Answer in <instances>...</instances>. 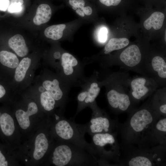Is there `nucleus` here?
Listing matches in <instances>:
<instances>
[{"label":"nucleus","instance_id":"obj_16","mask_svg":"<svg viewBox=\"0 0 166 166\" xmlns=\"http://www.w3.org/2000/svg\"><path fill=\"white\" fill-rule=\"evenodd\" d=\"M32 62L30 58H23L19 62L14 73V80L17 84L22 83L26 78L29 71L31 68Z\"/></svg>","mask_w":166,"mask_h":166},{"label":"nucleus","instance_id":"obj_21","mask_svg":"<svg viewBox=\"0 0 166 166\" xmlns=\"http://www.w3.org/2000/svg\"><path fill=\"white\" fill-rule=\"evenodd\" d=\"M164 15L162 13L156 12L153 13L144 23V26L147 30L153 27L155 30L160 29L163 24Z\"/></svg>","mask_w":166,"mask_h":166},{"label":"nucleus","instance_id":"obj_33","mask_svg":"<svg viewBox=\"0 0 166 166\" xmlns=\"http://www.w3.org/2000/svg\"><path fill=\"white\" fill-rule=\"evenodd\" d=\"M80 9L82 11L84 14L87 15H90L92 14V10L90 6L84 7Z\"/></svg>","mask_w":166,"mask_h":166},{"label":"nucleus","instance_id":"obj_24","mask_svg":"<svg viewBox=\"0 0 166 166\" xmlns=\"http://www.w3.org/2000/svg\"><path fill=\"white\" fill-rule=\"evenodd\" d=\"M129 43V40L126 38H112L105 45L104 53L108 54L114 50L122 49L127 46Z\"/></svg>","mask_w":166,"mask_h":166},{"label":"nucleus","instance_id":"obj_22","mask_svg":"<svg viewBox=\"0 0 166 166\" xmlns=\"http://www.w3.org/2000/svg\"><path fill=\"white\" fill-rule=\"evenodd\" d=\"M0 62L4 66L14 71L19 62L17 56L14 53L2 50L0 52Z\"/></svg>","mask_w":166,"mask_h":166},{"label":"nucleus","instance_id":"obj_15","mask_svg":"<svg viewBox=\"0 0 166 166\" xmlns=\"http://www.w3.org/2000/svg\"><path fill=\"white\" fill-rule=\"evenodd\" d=\"M49 147V139L46 135L41 132L36 136L35 141V147L33 157L35 160L41 159L47 152Z\"/></svg>","mask_w":166,"mask_h":166},{"label":"nucleus","instance_id":"obj_29","mask_svg":"<svg viewBox=\"0 0 166 166\" xmlns=\"http://www.w3.org/2000/svg\"><path fill=\"white\" fill-rule=\"evenodd\" d=\"M108 30L105 27L101 28L99 32L98 38L99 41L101 42H105L107 39Z\"/></svg>","mask_w":166,"mask_h":166},{"label":"nucleus","instance_id":"obj_32","mask_svg":"<svg viewBox=\"0 0 166 166\" xmlns=\"http://www.w3.org/2000/svg\"><path fill=\"white\" fill-rule=\"evenodd\" d=\"M8 165V163L6 160L5 157L0 150V166H7Z\"/></svg>","mask_w":166,"mask_h":166},{"label":"nucleus","instance_id":"obj_17","mask_svg":"<svg viewBox=\"0 0 166 166\" xmlns=\"http://www.w3.org/2000/svg\"><path fill=\"white\" fill-rule=\"evenodd\" d=\"M9 47L18 56L23 57L27 55L29 50L23 37L19 34H16L8 41Z\"/></svg>","mask_w":166,"mask_h":166},{"label":"nucleus","instance_id":"obj_35","mask_svg":"<svg viewBox=\"0 0 166 166\" xmlns=\"http://www.w3.org/2000/svg\"><path fill=\"white\" fill-rule=\"evenodd\" d=\"M76 12L78 15L81 17H83L85 16L84 14L80 9H77L76 10Z\"/></svg>","mask_w":166,"mask_h":166},{"label":"nucleus","instance_id":"obj_12","mask_svg":"<svg viewBox=\"0 0 166 166\" xmlns=\"http://www.w3.org/2000/svg\"><path fill=\"white\" fill-rule=\"evenodd\" d=\"M145 74L150 75L158 84L164 85L166 79V62L159 56L154 57L149 64L145 66Z\"/></svg>","mask_w":166,"mask_h":166},{"label":"nucleus","instance_id":"obj_26","mask_svg":"<svg viewBox=\"0 0 166 166\" xmlns=\"http://www.w3.org/2000/svg\"><path fill=\"white\" fill-rule=\"evenodd\" d=\"M155 133L158 142L162 144L165 141L166 133V118L164 117H160L157 120L155 126Z\"/></svg>","mask_w":166,"mask_h":166},{"label":"nucleus","instance_id":"obj_3","mask_svg":"<svg viewBox=\"0 0 166 166\" xmlns=\"http://www.w3.org/2000/svg\"><path fill=\"white\" fill-rule=\"evenodd\" d=\"M56 122L53 127L55 136L59 141L72 143L85 149L96 159L91 143L85 139L86 125L76 123L74 120H68L63 115L54 114Z\"/></svg>","mask_w":166,"mask_h":166},{"label":"nucleus","instance_id":"obj_11","mask_svg":"<svg viewBox=\"0 0 166 166\" xmlns=\"http://www.w3.org/2000/svg\"><path fill=\"white\" fill-rule=\"evenodd\" d=\"M120 62L117 65L145 75L144 68L141 64L142 54L136 45H131L124 49L119 56Z\"/></svg>","mask_w":166,"mask_h":166},{"label":"nucleus","instance_id":"obj_4","mask_svg":"<svg viewBox=\"0 0 166 166\" xmlns=\"http://www.w3.org/2000/svg\"><path fill=\"white\" fill-rule=\"evenodd\" d=\"M103 86L105 88L109 106L113 110L123 113L131 109L133 102L126 80L117 77H111L105 81Z\"/></svg>","mask_w":166,"mask_h":166},{"label":"nucleus","instance_id":"obj_25","mask_svg":"<svg viewBox=\"0 0 166 166\" xmlns=\"http://www.w3.org/2000/svg\"><path fill=\"white\" fill-rule=\"evenodd\" d=\"M65 27L64 24L52 25L45 29L44 34L48 38L54 40H58L62 37L63 31Z\"/></svg>","mask_w":166,"mask_h":166},{"label":"nucleus","instance_id":"obj_1","mask_svg":"<svg viewBox=\"0 0 166 166\" xmlns=\"http://www.w3.org/2000/svg\"><path fill=\"white\" fill-rule=\"evenodd\" d=\"M161 116L151 100L133 111L125 123L119 127L125 144H136L144 148L152 142H157L155 126Z\"/></svg>","mask_w":166,"mask_h":166},{"label":"nucleus","instance_id":"obj_2","mask_svg":"<svg viewBox=\"0 0 166 166\" xmlns=\"http://www.w3.org/2000/svg\"><path fill=\"white\" fill-rule=\"evenodd\" d=\"M50 160L56 166L98 165L97 160L84 149L72 143L60 141L53 149Z\"/></svg>","mask_w":166,"mask_h":166},{"label":"nucleus","instance_id":"obj_6","mask_svg":"<svg viewBox=\"0 0 166 166\" xmlns=\"http://www.w3.org/2000/svg\"><path fill=\"white\" fill-rule=\"evenodd\" d=\"M55 69L57 73L72 87L80 86L87 78L84 73L85 65L69 53H63Z\"/></svg>","mask_w":166,"mask_h":166},{"label":"nucleus","instance_id":"obj_13","mask_svg":"<svg viewBox=\"0 0 166 166\" xmlns=\"http://www.w3.org/2000/svg\"><path fill=\"white\" fill-rule=\"evenodd\" d=\"M162 160L159 156H153L148 152L135 154L130 157L126 164L129 166H152L158 164Z\"/></svg>","mask_w":166,"mask_h":166},{"label":"nucleus","instance_id":"obj_27","mask_svg":"<svg viewBox=\"0 0 166 166\" xmlns=\"http://www.w3.org/2000/svg\"><path fill=\"white\" fill-rule=\"evenodd\" d=\"M69 3L74 10H76L77 8L81 9L84 7L85 5L84 0H69Z\"/></svg>","mask_w":166,"mask_h":166},{"label":"nucleus","instance_id":"obj_10","mask_svg":"<svg viewBox=\"0 0 166 166\" xmlns=\"http://www.w3.org/2000/svg\"><path fill=\"white\" fill-rule=\"evenodd\" d=\"M158 84L152 78L147 76H137L129 80V93L133 102H138L155 92Z\"/></svg>","mask_w":166,"mask_h":166},{"label":"nucleus","instance_id":"obj_8","mask_svg":"<svg viewBox=\"0 0 166 166\" xmlns=\"http://www.w3.org/2000/svg\"><path fill=\"white\" fill-rule=\"evenodd\" d=\"M99 74L94 71L90 77H87L80 86L81 92L77 97V107L74 117L83 109L90 106L96 101L101 88L103 86L102 81L100 80Z\"/></svg>","mask_w":166,"mask_h":166},{"label":"nucleus","instance_id":"obj_19","mask_svg":"<svg viewBox=\"0 0 166 166\" xmlns=\"http://www.w3.org/2000/svg\"><path fill=\"white\" fill-rule=\"evenodd\" d=\"M52 10L50 6L46 4H42L38 7L36 14L33 18V22L37 25L46 23L50 19Z\"/></svg>","mask_w":166,"mask_h":166},{"label":"nucleus","instance_id":"obj_31","mask_svg":"<svg viewBox=\"0 0 166 166\" xmlns=\"http://www.w3.org/2000/svg\"><path fill=\"white\" fill-rule=\"evenodd\" d=\"M9 4V0H0V10L6 11L8 7Z\"/></svg>","mask_w":166,"mask_h":166},{"label":"nucleus","instance_id":"obj_30","mask_svg":"<svg viewBox=\"0 0 166 166\" xmlns=\"http://www.w3.org/2000/svg\"><path fill=\"white\" fill-rule=\"evenodd\" d=\"M102 4L109 6H116L121 2V0H99Z\"/></svg>","mask_w":166,"mask_h":166},{"label":"nucleus","instance_id":"obj_9","mask_svg":"<svg viewBox=\"0 0 166 166\" xmlns=\"http://www.w3.org/2000/svg\"><path fill=\"white\" fill-rule=\"evenodd\" d=\"M89 108L92 113L90 121L86 124V132L91 136L98 133H115L114 130L118 128L117 122L111 119L105 111L98 106L96 101Z\"/></svg>","mask_w":166,"mask_h":166},{"label":"nucleus","instance_id":"obj_34","mask_svg":"<svg viewBox=\"0 0 166 166\" xmlns=\"http://www.w3.org/2000/svg\"><path fill=\"white\" fill-rule=\"evenodd\" d=\"M6 93V90L4 87L0 85V98L3 97Z\"/></svg>","mask_w":166,"mask_h":166},{"label":"nucleus","instance_id":"obj_23","mask_svg":"<svg viewBox=\"0 0 166 166\" xmlns=\"http://www.w3.org/2000/svg\"><path fill=\"white\" fill-rule=\"evenodd\" d=\"M0 126L2 131L6 136L12 135L15 130L14 120L9 114L4 113L0 117Z\"/></svg>","mask_w":166,"mask_h":166},{"label":"nucleus","instance_id":"obj_14","mask_svg":"<svg viewBox=\"0 0 166 166\" xmlns=\"http://www.w3.org/2000/svg\"><path fill=\"white\" fill-rule=\"evenodd\" d=\"M38 111V106L34 102L29 103L26 111L22 109L17 110L15 112V116L21 128L24 129L28 128L30 125L29 117L37 113Z\"/></svg>","mask_w":166,"mask_h":166},{"label":"nucleus","instance_id":"obj_28","mask_svg":"<svg viewBox=\"0 0 166 166\" xmlns=\"http://www.w3.org/2000/svg\"><path fill=\"white\" fill-rule=\"evenodd\" d=\"M20 3H11L8 7V12L10 13H18L21 11L22 8Z\"/></svg>","mask_w":166,"mask_h":166},{"label":"nucleus","instance_id":"obj_20","mask_svg":"<svg viewBox=\"0 0 166 166\" xmlns=\"http://www.w3.org/2000/svg\"><path fill=\"white\" fill-rule=\"evenodd\" d=\"M151 101L153 106L161 115L166 116V91L165 88L158 90Z\"/></svg>","mask_w":166,"mask_h":166},{"label":"nucleus","instance_id":"obj_7","mask_svg":"<svg viewBox=\"0 0 166 166\" xmlns=\"http://www.w3.org/2000/svg\"><path fill=\"white\" fill-rule=\"evenodd\" d=\"M40 85L50 94L63 111L72 86L57 74L49 70L45 71Z\"/></svg>","mask_w":166,"mask_h":166},{"label":"nucleus","instance_id":"obj_5","mask_svg":"<svg viewBox=\"0 0 166 166\" xmlns=\"http://www.w3.org/2000/svg\"><path fill=\"white\" fill-rule=\"evenodd\" d=\"M91 144L99 165H109L117 162L121 155L120 147L115 133H102L92 135Z\"/></svg>","mask_w":166,"mask_h":166},{"label":"nucleus","instance_id":"obj_18","mask_svg":"<svg viewBox=\"0 0 166 166\" xmlns=\"http://www.w3.org/2000/svg\"><path fill=\"white\" fill-rule=\"evenodd\" d=\"M40 93V100L41 105L43 109L47 112H51L57 106H59L57 102L50 94L40 85L38 88Z\"/></svg>","mask_w":166,"mask_h":166}]
</instances>
